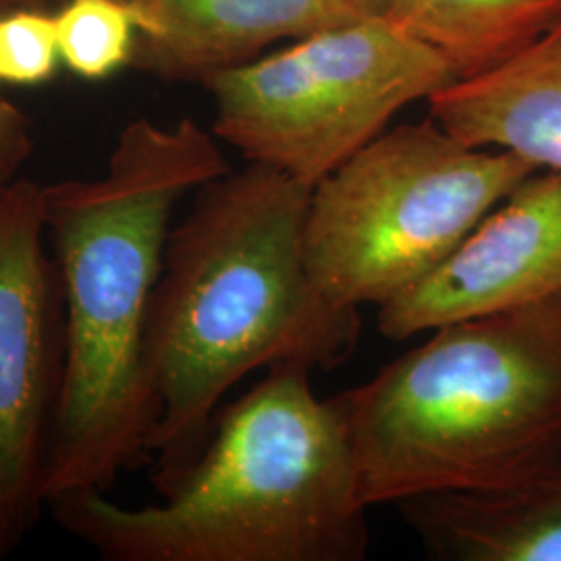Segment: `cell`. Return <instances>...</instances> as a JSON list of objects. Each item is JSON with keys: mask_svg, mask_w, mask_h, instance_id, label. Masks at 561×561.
<instances>
[{"mask_svg": "<svg viewBox=\"0 0 561 561\" xmlns=\"http://www.w3.org/2000/svg\"><path fill=\"white\" fill-rule=\"evenodd\" d=\"M537 169L435 119L385 129L310 192L304 256L327 300L377 308L439 268Z\"/></svg>", "mask_w": 561, "mask_h": 561, "instance_id": "5b68a950", "label": "cell"}, {"mask_svg": "<svg viewBox=\"0 0 561 561\" xmlns=\"http://www.w3.org/2000/svg\"><path fill=\"white\" fill-rule=\"evenodd\" d=\"M34 154L30 121L0 92V196L21 180V169Z\"/></svg>", "mask_w": 561, "mask_h": 561, "instance_id": "9a60e30c", "label": "cell"}, {"mask_svg": "<svg viewBox=\"0 0 561 561\" xmlns=\"http://www.w3.org/2000/svg\"><path fill=\"white\" fill-rule=\"evenodd\" d=\"M159 503L81 491L48 503L106 561H362L368 507L340 410L279 362L222 405L198 460Z\"/></svg>", "mask_w": 561, "mask_h": 561, "instance_id": "3957f363", "label": "cell"}, {"mask_svg": "<svg viewBox=\"0 0 561 561\" xmlns=\"http://www.w3.org/2000/svg\"><path fill=\"white\" fill-rule=\"evenodd\" d=\"M556 294H561V173L537 171L439 268L379 306L377 327L385 340H410Z\"/></svg>", "mask_w": 561, "mask_h": 561, "instance_id": "ba28073f", "label": "cell"}, {"mask_svg": "<svg viewBox=\"0 0 561 561\" xmlns=\"http://www.w3.org/2000/svg\"><path fill=\"white\" fill-rule=\"evenodd\" d=\"M11 2H18L20 7H41L44 0H11Z\"/></svg>", "mask_w": 561, "mask_h": 561, "instance_id": "2e32d148", "label": "cell"}, {"mask_svg": "<svg viewBox=\"0 0 561 561\" xmlns=\"http://www.w3.org/2000/svg\"><path fill=\"white\" fill-rule=\"evenodd\" d=\"M140 15L131 65L167 81H201L259 59L280 41L381 18L387 0H129Z\"/></svg>", "mask_w": 561, "mask_h": 561, "instance_id": "9c48e42d", "label": "cell"}, {"mask_svg": "<svg viewBox=\"0 0 561 561\" xmlns=\"http://www.w3.org/2000/svg\"><path fill=\"white\" fill-rule=\"evenodd\" d=\"M333 401L368 510L535 481L561 463V294L443 324Z\"/></svg>", "mask_w": 561, "mask_h": 561, "instance_id": "277c9868", "label": "cell"}, {"mask_svg": "<svg viewBox=\"0 0 561 561\" xmlns=\"http://www.w3.org/2000/svg\"><path fill=\"white\" fill-rule=\"evenodd\" d=\"M65 312L44 225V185L0 196V560L18 553L46 503L59 405Z\"/></svg>", "mask_w": 561, "mask_h": 561, "instance_id": "52a82bcc", "label": "cell"}, {"mask_svg": "<svg viewBox=\"0 0 561 561\" xmlns=\"http://www.w3.org/2000/svg\"><path fill=\"white\" fill-rule=\"evenodd\" d=\"M55 20L60 62L73 76L101 81L131 65L140 15L129 0H67Z\"/></svg>", "mask_w": 561, "mask_h": 561, "instance_id": "4fadbf2b", "label": "cell"}, {"mask_svg": "<svg viewBox=\"0 0 561 561\" xmlns=\"http://www.w3.org/2000/svg\"><path fill=\"white\" fill-rule=\"evenodd\" d=\"M426 102L428 117L466 146L561 173V20L520 53Z\"/></svg>", "mask_w": 561, "mask_h": 561, "instance_id": "30bf717a", "label": "cell"}, {"mask_svg": "<svg viewBox=\"0 0 561 561\" xmlns=\"http://www.w3.org/2000/svg\"><path fill=\"white\" fill-rule=\"evenodd\" d=\"M454 81L437 50L381 15L219 71L204 88L217 140L314 187L405 106Z\"/></svg>", "mask_w": 561, "mask_h": 561, "instance_id": "8992f818", "label": "cell"}, {"mask_svg": "<svg viewBox=\"0 0 561 561\" xmlns=\"http://www.w3.org/2000/svg\"><path fill=\"white\" fill-rule=\"evenodd\" d=\"M60 62L57 20L38 7L0 13V85H41Z\"/></svg>", "mask_w": 561, "mask_h": 561, "instance_id": "5bb4252c", "label": "cell"}, {"mask_svg": "<svg viewBox=\"0 0 561 561\" xmlns=\"http://www.w3.org/2000/svg\"><path fill=\"white\" fill-rule=\"evenodd\" d=\"M385 18L437 50L463 80L541 38L561 20V0H387Z\"/></svg>", "mask_w": 561, "mask_h": 561, "instance_id": "7c38bea8", "label": "cell"}, {"mask_svg": "<svg viewBox=\"0 0 561 561\" xmlns=\"http://www.w3.org/2000/svg\"><path fill=\"white\" fill-rule=\"evenodd\" d=\"M435 561H561V463L505 491L437 493L396 505Z\"/></svg>", "mask_w": 561, "mask_h": 561, "instance_id": "8fae6325", "label": "cell"}, {"mask_svg": "<svg viewBox=\"0 0 561 561\" xmlns=\"http://www.w3.org/2000/svg\"><path fill=\"white\" fill-rule=\"evenodd\" d=\"M310 185L261 162L196 190L171 227L144 343L154 408L152 482L198 460L225 396L259 368L331 370L360 340V310L327 300L304 256Z\"/></svg>", "mask_w": 561, "mask_h": 561, "instance_id": "6da1fadb", "label": "cell"}, {"mask_svg": "<svg viewBox=\"0 0 561 561\" xmlns=\"http://www.w3.org/2000/svg\"><path fill=\"white\" fill-rule=\"evenodd\" d=\"M229 171L194 119L127 123L106 171L44 185V225L65 312L59 405L46 503L108 493L148 461L154 408L144 375L150 304L178 202Z\"/></svg>", "mask_w": 561, "mask_h": 561, "instance_id": "7a4b0ae2", "label": "cell"}]
</instances>
